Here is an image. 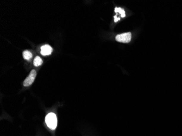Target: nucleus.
Wrapping results in <instances>:
<instances>
[{
	"label": "nucleus",
	"instance_id": "39448f33",
	"mask_svg": "<svg viewBox=\"0 0 182 136\" xmlns=\"http://www.w3.org/2000/svg\"><path fill=\"white\" fill-rule=\"evenodd\" d=\"M23 57L26 60H30L32 58V54L31 52L27 50H25L24 51L23 53Z\"/></svg>",
	"mask_w": 182,
	"mask_h": 136
},
{
	"label": "nucleus",
	"instance_id": "423d86ee",
	"mask_svg": "<svg viewBox=\"0 0 182 136\" xmlns=\"http://www.w3.org/2000/svg\"><path fill=\"white\" fill-rule=\"evenodd\" d=\"M42 63H43V61H42V58L39 56L35 57L34 62H33L34 65L35 67H38V66L42 65Z\"/></svg>",
	"mask_w": 182,
	"mask_h": 136
},
{
	"label": "nucleus",
	"instance_id": "7ed1b4c3",
	"mask_svg": "<svg viewBox=\"0 0 182 136\" xmlns=\"http://www.w3.org/2000/svg\"><path fill=\"white\" fill-rule=\"evenodd\" d=\"M36 75H37L36 71L35 70H32V71H31L29 76L26 78L25 81H24L23 83L24 86L28 87L31 86L35 81Z\"/></svg>",
	"mask_w": 182,
	"mask_h": 136
},
{
	"label": "nucleus",
	"instance_id": "0eeeda50",
	"mask_svg": "<svg viewBox=\"0 0 182 136\" xmlns=\"http://www.w3.org/2000/svg\"><path fill=\"white\" fill-rule=\"evenodd\" d=\"M115 12L116 13H119L120 14V15L122 18H125V10L122 8H118L116 7L115 9Z\"/></svg>",
	"mask_w": 182,
	"mask_h": 136
},
{
	"label": "nucleus",
	"instance_id": "6e6552de",
	"mask_svg": "<svg viewBox=\"0 0 182 136\" xmlns=\"http://www.w3.org/2000/svg\"><path fill=\"white\" fill-rule=\"evenodd\" d=\"M114 21H115V23H116V22H117L119 20H120V18H117V16H114Z\"/></svg>",
	"mask_w": 182,
	"mask_h": 136
},
{
	"label": "nucleus",
	"instance_id": "f257e3e1",
	"mask_svg": "<svg viewBox=\"0 0 182 136\" xmlns=\"http://www.w3.org/2000/svg\"><path fill=\"white\" fill-rule=\"evenodd\" d=\"M45 122L49 128L51 130H55L57 124V119L56 114L54 113L48 114L45 117Z\"/></svg>",
	"mask_w": 182,
	"mask_h": 136
},
{
	"label": "nucleus",
	"instance_id": "20e7f679",
	"mask_svg": "<svg viewBox=\"0 0 182 136\" xmlns=\"http://www.w3.org/2000/svg\"><path fill=\"white\" fill-rule=\"evenodd\" d=\"M52 52V49L51 46L49 45H45L42 46L41 47V53L42 55H50Z\"/></svg>",
	"mask_w": 182,
	"mask_h": 136
},
{
	"label": "nucleus",
	"instance_id": "f03ea898",
	"mask_svg": "<svg viewBox=\"0 0 182 136\" xmlns=\"http://www.w3.org/2000/svg\"><path fill=\"white\" fill-rule=\"evenodd\" d=\"M131 34L130 32L125 33L121 34H118L116 37V40L118 42L128 43L130 42Z\"/></svg>",
	"mask_w": 182,
	"mask_h": 136
}]
</instances>
